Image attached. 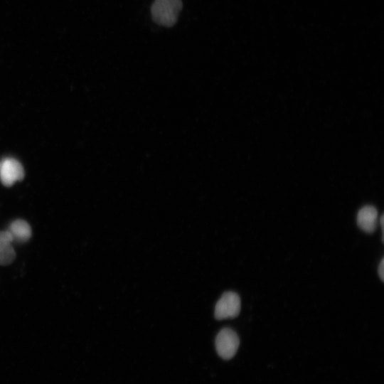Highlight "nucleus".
I'll use <instances>...</instances> for the list:
<instances>
[{
	"label": "nucleus",
	"instance_id": "5",
	"mask_svg": "<svg viewBox=\"0 0 384 384\" xmlns=\"http://www.w3.org/2000/svg\"><path fill=\"white\" fill-rule=\"evenodd\" d=\"M378 212L372 206H366L359 210L357 214V224L364 232L372 233L377 226Z\"/></svg>",
	"mask_w": 384,
	"mask_h": 384
},
{
	"label": "nucleus",
	"instance_id": "8",
	"mask_svg": "<svg viewBox=\"0 0 384 384\" xmlns=\"http://www.w3.org/2000/svg\"><path fill=\"white\" fill-rule=\"evenodd\" d=\"M378 275L381 281L383 282V279H384V259L383 258L381 259L380 262L378 265Z\"/></svg>",
	"mask_w": 384,
	"mask_h": 384
},
{
	"label": "nucleus",
	"instance_id": "3",
	"mask_svg": "<svg viewBox=\"0 0 384 384\" xmlns=\"http://www.w3.org/2000/svg\"><path fill=\"white\" fill-rule=\"evenodd\" d=\"M240 306L238 294L233 292H226L215 304V317L218 320L235 318L238 316Z\"/></svg>",
	"mask_w": 384,
	"mask_h": 384
},
{
	"label": "nucleus",
	"instance_id": "7",
	"mask_svg": "<svg viewBox=\"0 0 384 384\" xmlns=\"http://www.w3.org/2000/svg\"><path fill=\"white\" fill-rule=\"evenodd\" d=\"M7 230L11 235L14 242L25 243L31 238V228L27 221L22 219L12 221Z\"/></svg>",
	"mask_w": 384,
	"mask_h": 384
},
{
	"label": "nucleus",
	"instance_id": "9",
	"mask_svg": "<svg viewBox=\"0 0 384 384\" xmlns=\"http://www.w3.org/2000/svg\"><path fill=\"white\" fill-rule=\"evenodd\" d=\"M383 219H384V216L383 215H381L380 217V225H381V229H382V232H383V234H382V242H383Z\"/></svg>",
	"mask_w": 384,
	"mask_h": 384
},
{
	"label": "nucleus",
	"instance_id": "4",
	"mask_svg": "<svg viewBox=\"0 0 384 384\" xmlns=\"http://www.w3.org/2000/svg\"><path fill=\"white\" fill-rule=\"evenodd\" d=\"M23 178V167L17 159L12 157L0 159V181L4 186L10 187Z\"/></svg>",
	"mask_w": 384,
	"mask_h": 384
},
{
	"label": "nucleus",
	"instance_id": "1",
	"mask_svg": "<svg viewBox=\"0 0 384 384\" xmlns=\"http://www.w3.org/2000/svg\"><path fill=\"white\" fill-rule=\"evenodd\" d=\"M182 7L181 0H154L151 6L152 20L158 25L171 27L177 22Z\"/></svg>",
	"mask_w": 384,
	"mask_h": 384
},
{
	"label": "nucleus",
	"instance_id": "2",
	"mask_svg": "<svg viewBox=\"0 0 384 384\" xmlns=\"http://www.w3.org/2000/svg\"><path fill=\"white\" fill-rule=\"evenodd\" d=\"M240 340L238 334L231 329H221L215 338L218 354L224 359L233 358L238 351Z\"/></svg>",
	"mask_w": 384,
	"mask_h": 384
},
{
	"label": "nucleus",
	"instance_id": "6",
	"mask_svg": "<svg viewBox=\"0 0 384 384\" xmlns=\"http://www.w3.org/2000/svg\"><path fill=\"white\" fill-rule=\"evenodd\" d=\"M13 242V238L7 230L0 231V265H9L14 260L16 252Z\"/></svg>",
	"mask_w": 384,
	"mask_h": 384
}]
</instances>
